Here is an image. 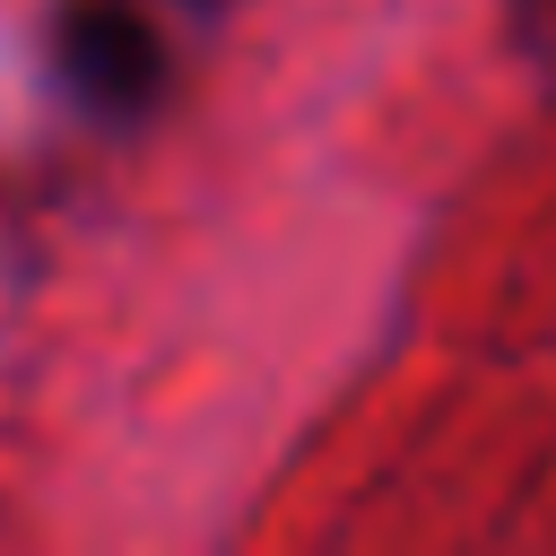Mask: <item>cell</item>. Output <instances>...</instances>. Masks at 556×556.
<instances>
[{
	"mask_svg": "<svg viewBox=\"0 0 556 556\" xmlns=\"http://www.w3.org/2000/svg\"><path fill=\"white\" fill-rule=\"evenodd\" d=\"M70 70L96 87V96H139L148 87V70H156V43H148V26L130 17V9H78L70 17Z\"/></svg>",
	"mask_w": 556,
	"mask_h": 556,
	"instance_id": "obj_1",
	"label": "cell"
}]
</instances>
